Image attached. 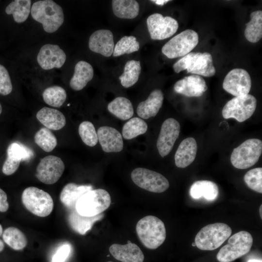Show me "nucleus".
<instances>
[{
    "label": "nucleus",
    "mask_w": 262,
    "mask_h": 262,
    "mask_svg": "<svg viewBox=\"0 0 262 262\" xmlns=\"http://www.w3.org/2000/svg\"><path fill=\"white\" fill-rule=\"evenodd\" d=\"M31 14L34 20L42 24L48 33L56 32L64 21L63 9L52 0L35 1L31 7Z\"/></svg>",
    "instance_id": "f257e3e1"
},
{
    "label": "nucleus",
    "mask_w": 262,
    "mask_h": 262,
    "mask_svg": "<svg viewBox=\"0 0 262 262\" xmlns=\"http://www.w3.org/2000/svg\"><path fill=\"white\" fill-rule=\"evenodd\" d=\"M136 231L142 244L150 249L159 247L166 238L164 223L153 215H147L139 220L136 224Z\"/></svg>",
    "instance_id": "f03ea898"
},
{
    "label": "nucleus",
    "mask_w": 262,
    "mask_h": 262,
    "mask_svg": "<svg viewBox=\"0 0 262 262\" xmlns=\"http://www.w3.org/2000/svg\"><path fill=\"white\" fill-rule=\"evenodd\" d=\"M174 71L179 73L187 70V73L210 77L216 72L213 58L208 52H190L173 66Z\"/></svg>",
    "instance_id": "7ed1b4c3"
},
{
    "label": "nucleus",
    "mask_w": 262,
    "mask_h": 262,
    "mask_svg": "<svg viewBox=\"0 0 262 262\" xmlns=\"http://www.w3.org/2000/svg\"><path fill=\"white\" fill-rule=\"evenodd\" d=\"M231 229L227 224L215 223L202 228L195 239L196 246L202 250H213L220 247L231 235Z\"/></svg>",
    "instance_id": "20e7f679"
},
{
    "label": "nucleus",
    "mask_w": 262,
    "mask_h": 262,
    "mask_svg": "<svg viewBox=\"0 0 262 262\" xmlns=\"http://www.w3.org/2000/svg\"><path fill=\"white\" fill-rule=\"evenodd\" d=\"M111 203L110 195L105 190L92 189L78 199L75 205V210L82 215L94 216L107 209Z\"/></svg>",
    "instance_id": "39448f33"
},
{
    "label": "nucleus",
    "mask_w": 262,
    "mask_h": 262,
    "mask_svg": "<svg viewBox=\"0 0 262 262\" xmlns=\"http://www.w3.org/2000/svg\"><path fill=\"white\" fill-rule=\"evenodd\" d=\"M253 238L250 233L241 231L230 236L228 243L223 246L216 255L219 262H231L246 255L250 250Z\"/></svg>",
    "instance_id": "423d86ee"
},
{
    "label": "nucleus",
    "mask_w": 262,
    "mask_h": 262,
    "mask_svg": "<svg viewBox=\"0 0 262 262\" xmlns=\"http://www.w3.org/2000/svg\"><path fill=\"white\" fill-rule=\"evenodd\" d=\"M21 199L25 207L36 216L46 217L53 210V201L50 195L37 187L31 186L25 189Z\"/></svg>",
    "instance_id": "0eeeda50"
},
{
    "label": "nucleus",
    "mask_w": 262,
    "mask_h": 262,
    "mask_svg": "<svg viewBox=\"0 0 262 262\" xmlns=\"http://www.w3.org/2000/svg\"><path fill=\"white\" fill-rule=\"evenodd\" d=\"M262 152V141L257 138L248 139L233 149L230 162L236 168L246 169L258 161Z\"/></svg>",
    "instance_id": "6e6552de"
},
{
    "label": "nucleus",
    "mask_w": 262,
    "mask_h": 262,
    "mask_svg": "<svg viewBox=\"0 0 262 262\" xmlns=\"http://www.w3.org/2000/svg\"><path fill=\"white\" fill-rule=\"evenodd\" d=\"M198 43L197 33L193 30L187 29L169 40L163 47L162 51L170 59L184 56L190 53Z\"/></svg>",
    "instance_id": "1a4fd4ad"
},
{
    "label": "nucleus",
    "mask_w": 262,
    "mask_h": 262,
    "mask_svg": "<svg viewBox=\"0 0 262 262\" xmlns=\"http://www.w3.org/2000/svg\"><path fill=\"white\" fill-rule=\"evenodd\" d=\"M256 106L257 100L250 94L235 97L224 106L222 116L225 119L232 118L242 122L252 115Z\"/></svg>",
    "instance_id": "9d476101"
},
{
    "label": "nucleus",
    "mask_w": 262,
    "mask_h": 262,
    "mask_svg": "<svg viewBox=\"0 0 262 262\" xmlns=\"http://www.w3.org/2000/svg\"><path fill=\"white\" fill-rule=\"evenodd\" d=\"M131 179L138 187L151 192L163 193L169 187L168 180L163 175L145 168L133 169Z\"/></svg>",
    "instance_id": "9b49d317"
},
{
    "label": "nucleus",
    "mask_w": 262,
    "mask_h": 262,
    "mask_svg": "<svg viewBox=\"0 0 262 262\" xmlns=\"http://www.w3.org/2000/svg\"><path fill=\"white\" fill-rule=\"evenodd\" d=\"M148 32L153 40H164L172 36L177 32L178 21L171 16H164L159 13L149 16L147 20Z\"/></svg>",
    "instance_id": "f8f14e48"
},
{
    "label": "nucleus",
    "mask_w": 262,
    "mask_h": 262,
    "mask_svg": "<svg viewBox=\"0 0 262 262\" xmlns=\"http://www.w3.org/2000/svg\"><path fill=\"white\" fill-rule=\"evenodd\" d=\"M64 170L65 164L60 158L49 155L42 159L38 164L35 175L41 182L52 184L59 180Z\"/></svg>",
    "instance_id": "ddd939ff"
},
{
    "label": "nucleus",
    "mask_w": 262,
    "mask_h": 262,
    "mask_svg": "<svg viewBox=\"0 0 262 262\" xmlns=\"http://www.w3.org/2000/svg\"><path fill=\"white\" fill-rule=\"evenodd\" d=\"M251 87L250 76L242 68H234L229 71L223 82V89L235 97L248 94Z\"/></svg>",
    "instance_id": "4468645a"
},
{
    "label": "nucleus",
    "mask_w": 262,
    "mask_h": 262,
    "mask_svg": "<svg viewBox=\"0 0 262 262\" xmlns=\"http://www.w3.org/2000/svg\"><path fill=\"white\" fill-rule=\"evenodd\" d=\"M180 124L174 118H169L163 123L157 141V147L162 157L167 155L172 150L179 137Z\"/></svg>",
    "instance_id": "2eb2a0df"
},
{
    "label": "nucleus",
    "mask_w": 262,
    "mask_h": 262,
    "mask_svg": "<svg viewBox=\"0 0 262 262\" xmlns=\"http://www.w3.org/2000/svg\"><path fill=\"white\" fill-rule=\"evenodd\" d=\"M66 56L64 51L57 45L45 44L40 49L37 61L44 70L61 67L65 64Z\"/></svg>",
    "instance_id": "dca6fc26"
},
{
    "label": "nucleus",
    "mask_w": 262,
    "mask_h": 262,
    "mask_svg": "<svg viewBox=\"0 0 262 262\" xmlns=\"http://www.w3.org/2000/svg\"><path fill=\"white\" fill-rule=\"evenodd\" d=\"M174 89L176 93L188 97H198L207 91L208 86L201 76L192 75L177 81Z\"/></svg>",
    "instance_id": "f3484780"
},
{
    "label": "nucleus",
    "mask_w": 262,
    "mask_h": 262,
    "mask_svg": "<svg viewBox=\"0 0 262 262\" xmlns=\"http://www.w3.org/2000/svg\"><path fill=\"white\" fill-rule=\"evenodd\" d=\"M88 46L91 51L105 57H110L115 47L113 34L107 29L97 30L90 36Z\"/></svg>",
    "instance_id": "a211bd4d"
},
{
    "label": "nucleus",
    "mask_w": 262,
    "mask_h": 262,
    "mask_svg": "<svg viewBox=\"0 0 262 262\" xmlns=\"http://www.w3.org/2000/svg\"><path fill=\"white\" fill-rule=\"evenodd\" d=\"M97 133L98 141L104 152L122 151L123 148L122 136L116 129L109 126H102L98 129Z\"/></svg>",
    "instance_id": "6ab92c4d"
},
{
    "label": "nucleus",
    "mask_w": 262,
    "mask_h": 262,
    "mask_svg": "<svg viewBox=\"0 0 262 262\" xmlns=\"http://www.w3.org/2000/svg\"><path fill=\"white\" fill-rule=\"evenodd\" d=\"M111 255L122 262H143L144 255L137 245L129 241L125 245L114 244L109 247Z\"/></svg>",
    "instance_id": "aec40b11"
},
{
    "label": "nucleus",
    "mask_w": 262,
    "mask_h": 262,
    "mask_svg": "<svg viewBox=\"0 0 262 262\" xmlns=\"http://www.w3.org/2000/svg\"><path fill=\"white\" fill-rule=\"evenodd\" d=\"M197 145L194 138L184 139L180 144L175 155V163L179 168H185L195 160Z\"/></svg>",
    "instance_id": "412c9836"
},
{
    "label": "nucleus",
    "mask_w": 262,
    "mask_h": 262,
    "mask_svg": "<svg viewBox=\"0 0 262 262\" xmlns=\"http://www.w3.org/2000/svg\"><path fill=\"white\" fill-rule=\"evenodd\" d=\"M164 94L160 89H155L149 94L147 99L139 103L136 112L143 119H147L154 117L162 106Z\"/></svg>",
    "instance_id": "4be33fe9"
},
{
    "label": "nucleus",
    "mask_w": 262,
    "mask_h": 262,
    "mask_svg": "<svg viewBox=\"0 0 262 262\" xmlns=\"http://www.w3.org/2000/svg\"><path fill=\"white\" fill-rule=\"evenodd\" d=\"M36 118L47 128L52 130H59L66 124V117L61 112L47 107L37 113Z\"/></svg>",
    "instance_id": "5701e85b"
},
{
    "label": "nucleus",
    "mask_w": 262,
    "mask_h": 262,
    "mask_svg": "<svg viewBox=\"0 0 262 262\" xmlns=\"http://www.w3.org/2000/svg\"><path fill=\"white\" fill-rule=\"evenodd\" d=\"M93 76L92 66L86 61H80L75 66L74 74L70 81L69 85L74 90H81L92 79Z\"/></svg>",
    "instance_id": "b1692460"
},
{
    "label": "nucleus",
    "mask_w": 262,
    "mask_h": 262,
    "mask_svg": "<svg viewBox=\"0 0 262 262\" xmlns=\"http://www.w3.org/2000/svg\"><path fill=\"white\" fill-rule=\"evenodd\" d=\"M92 186L89 185L67 183L64 187L60 193V199L67 208L75 209L78 199L85 193L92 190Z\"/></svg>",
    "instance_id": "393cba45"
},
{
    "label": "nucleus",
    "mask_w": 262,
    "mask_h": 262,
    "mask_svg": "<svg viewBox=\"0 0 262 262\" xmlns=\"http://www.w3.org/2000/svg\"><path fill=\"white\" fill-rule=\"evenodd\" d=\"M191 197L194 199L204 198L208 201L216 199L219 194L217 184L212 181L201 180L195 181L189 190Z\"/></svg>",
    "instance_id": "a878e982"
},
{
    "label": "nucleus",
    "mask_w": 262,
    "mask_h": 262,
    "mask_svg": "<svg viewBox=\"0 0 262 262\" xmlns=\"http://www.w3.org/2000/svg\"><path fill=\"white\" fill-rule=\"evenodd\" d=\"M100 213L94 216H85L80 214L75 209L72 210L68 216V222L70 227L76 232L84 235L91 229L93 224L103 217Z\"/></svg>",
    "instance_id": "bb28decb"
},
{
    "label": "nucleus",
    "mask_w": 262,
    "mask_h": 262,
    "mask_svg": "<svg viewBox=\"0 0 262 262\" xmlns=\"http://www.w3.org/2000/svg\"><path fill=\"white\" fill-rule=\"evenodd\" d=\"M112 9L115 16L123 19H132L139 12V5L134 0H113Z\"/></svg>",
    "instance_id": "cd10ccee"
},
{
    "label": "nucleus",
    "mask_w": 262,
    "mask_h": 262,
    "mask_svg": "<svg viewBox=\"0 0 262 262\" xmlns=\"http://www.w3.org/2000/svg\"><path fill=\"white\" fill-rule=\"evenodd\" d=\"M108 111L117 118L126 120L131 118L134 113L131 101L123 97H119L110 102L107 106Z\"/></svg>",
    "instance_id": "c85d7f7f"
},
{
    "label": "nucleus",
    "mask_w": 262,
    "mask_h": 262,
    "mask_svg": "<svg viewBox=\"0 0 262 262\" xmlns=\"http://www.w3.org/2000/svg\"><path fill=\"white\" fill-rule=\"evenodd\" d=\"M250 20L247 23L245 35L250 42L256 43L262 37V11H255L250 14Z\"/></svg>",
    "instance_id": "c756f323"
},
{
    "label": "nucleus",
    "mask_w": 262,
    "mask_h": 262,
    "mask_svg": "<svg viewBox=\"0 0 262 262\" xmlns=\"http://www.w3.org/2000/svg\"><path fill=\"white\" fill-rule=\"evenodd\" d=\"M31 0H15L10 3L5 8L7 15H12L15 21L17 23L25 22L31 12Z\"/></svg>",
    "instance_id": "7c9ffc66"
},
{
    "label": "nucleus",
    "mask_w": 262,
    "mask_h": 262,
    "mask_svg": "<svg viewBox=\"0 0 262 262\" xmlns=\"http://www.w3.org/2000/svg\"><path fill=\"white\" fill-rule=\"evenodd\" d=\"M141 70L139 61H128L125 65L123 73L119 77L121 85L125 88L133 86L138 81Z\"/></svg>",
    "instance_id": "2f4dec72"
},
{
    "label": "nucleus",
    "mask_w": 262,
    "mask_h": 262,
    "mask_svg": "<svg viewBox=\"0 0 262 262\" xmlns=\"http://www.w3.org/2000/svg\"><path fill=\"white\" fill-rule=\"evenodd\" d=\"M2 238L7 245L16 250L23 249L27 244V239L24 234L14 227L7 228L4 230Z\"/></svg>",
    "instance_id": "473e14b6"
},
{
    "label": "nucleus",
    "mask_w": 262,
    "mask_h": 262,
    "mask_svg": "<svg viewBox=\"0 0 262 262\" xmlns=\"http://www.w3.org/2000/svg\"><path fill=\"white\" fill-rule=\"evenodd\" d=\"M147 130V123L139 117H133L123 125L122 135L126 140L133 139L138 135L145 133Z\"/></svg>",
    "instance_id": "72a5a7b5"
},
{
    "label": "nucleus",
    "mask_w": 262,
    "mask_h": 262,
    "mask_svg": "<svg viewBox=\"0 0 262 262\" xmlns=\"http://www.w3.org/2000/svg\"><path fill=\"white\" fill-rule=\"evenodd\" d=\"M42 97L47 104L54 107H60L66 101V93L63 87L54 85L45 89Z\"/></svg>",
    "instance_id": "f704fd0d"
},
{
    "label": "nucleus",
    "mask_w": 262,
    "mask_h": 262,
    "mask_svg": "<svg viewBox=\"0 0 262 262\" xmlns=\"http://www.w3.org/2000/svg\"><path fill=\"white\" fill-rule=\"evenodd\" d=\"M35 143L46 152H50L56 147L57 141L55 136L47 128H42L34 135Z\"/></svg>",
    "instance_id": "c9c22d12"
},
{
    "label": "nucleus",
    "mask_w": 262,
    "mask_h": 262,
    "mask_svg": "<svg viewBox=\"0 0 262 262\" xmlns=\"http://www.w3.org/2000/svg\"><path fill=\"white\" fill-rule=\"evenodd\" d=\"M139 43L133 36H124L115 44L113 56L117 57L124 54H130L139 50Z\"/></svg>",
    "instance_id": "e433bc0d"
},
{
    "label": "nucleus",
    "mask_w": 262,
    "mask_h": 262,
    "mask_svg": "<svg viewBox=\"0 0 262 262\" xmlns=\"http://www.w3.org/2000/svg\"><path fill=\"white\" fill-rule=\"evenodd\" d=\"M7 154V157L21 162L31 159L34 153L31 149L22 144L14 142L8 146Z\"/></svg>",
    "instance_id": "4c0bfd02"
},
{
    "label": "nucleus",
    "mask_w": 262,
    "mask_h": 262,
    "mask_svg": "<svg viewBox=\"0 0 262 262\" xmlns=\"http://www.w3.org/2000/svg\"><path fill=\"white\" fill-rule=\"evenodd\" d=\"M79 133L83 142L88 146L94 147L98 142L95 127L90 121H85L80 124Z\"/></svg>",
    "instance_id": "58836bf2"
},
{
    "label": "nucleus",
    "mask_w": 262,
    "mask_h": 262,
    "mask_svg": "<svg viewBox=\"0 0 262 262\" xmlns=\"http://www.w3.org/2000/svg\"><path fill=\"white\" fill-rule=\"evenodd\" d=\"M245 182L251 190L262 193V168L258 167L247 171L244 177Z\"/></svg>",
    "instance_id": "ea45409f"
},
{
    "label": "nucleus",
    "mask_w": 262,
    "mask_h": 262,
    "mask_svg": "<svg viewBox=\"0 0 262 262\" xmlns=\"http://www.w3.org/2000/svg\"><path fill=\"white\" fill-rule=\"evenodd\" d=\"M13 86L10 75L7 69L0 64V94L6 96L12 91Z\"/></svg>",
    "instance_id": "a19ab883"
},
{
    "label": "nucleus",
    "mask_w": 262,
    "mask_h": 262,
    "mask_svg": "<svg viewBox=\"0 0 262 262\" xmlns=\"http://www.w3.org/2000/svg\"><path fill=\"white\" fill-rule=\"evenodd\" d=\"M71 251V246L69 244H65L60 246L52 258V262H65L68 258Z\"/></svg>",
    "instance_id": "79ce46f5"
},
{
    "label": "nucleus",
    "mask_w": 262,
    "mask_h": 262,
    "mask_svg": "<svg viewBox=\"0 0 262 262\" xmlns=\"http://www.w3.org/2000/svg\"><path fill=\"white\" fill-rule=\"evenodd\" d=\"M20 163L7 157L2 168L3 173L8 176L14 174L18 169Z\"/></svg>",
    "instance_id": "37998d69"
},
{
    "label": "nucleus",
    "mask_w": 262,
    "mask_h": 262,
    "mask_svg": "<svg viewBox=\"0 0 262 262\" xmlns=\"http://www.w3.org/2000/svg\"><path fill=\"white\" fill-rule=\"evenodd\" d=\"M9 208L7 196L6 193L0 188V212H5Z\"/></svg>",
    "instance_id": "c03bdc74"
},
{
    "label": "nucleus",
    "mask_w": 262,
    "mask_h": 262,
    "mask_svg": "<svg viewBox=\"0 0 262 262\" xmlns=\"http://www.w3.org/2000/svg\"><path fill=\"white\" fill-rule=\"evenodd\" d=\"M151 1L154 2L157 5H163L167 2L169 1V0H151Z\"/></svg>",
    "instance_id": "a18cd8bd"
},
{
    "label": "nucleus",
    "mask_w": 262,
    "mask_h": 262,
    "mask_svg": "<svg viewBox=\"0 0 262 262\" xmlns=\"http://www.w3.org/2000/svg\"><path fill=\"white\" fill-rule=\"evenodd\" d=\"M246 262H262L261 259L251 258L248 259Z\"/></svg>",
    "instance_id": "49530a36"
},
{
    "label": "nucleus",
    "mask_w": 262,
    "mask_h": 262,
    "mask_svg": "<svg viewBox=\"0 0 262 262\" xmlns=\"http://www.w3.org/2000/svg\"><path fill=\"white\" fill-rule=\"evenodd\" d=\"M4 248V245L3 241L0 239V252H1Z\"/></svg>",
    "instance_id": "de8ad7c7"
},
{
    "label": "nucleus",
    "mask_w": 262,
    "mask_h": 262,
    "mask_svg": "<svg viewBox=\"0 0 262 262\" xmlns=\"http://www.w3.org/2000/svg\"><path fill=\"white\" fill-rule=\"evenodd\" d=\"M262 205H261L260 206V216H261V219L262 218Z\"/></svg>",
    "instance_id": "09e8293b"
},
{
    "label": "nucleus",
    "mask_w": 262,
    "mask_h": 262,
    "mask_svg": "<svg viewBox=\"0 0 262 262\" xmlns=\"http://www.w3.org/2000/svg\"><path fill=\"white\" fill-rule=\"evenodd\" d=\"M2 233H3L2 227L1 225L0 224V236H1L2 234Z\"/></svg>",
    "instance_id": "8fccbe9b"
},
{
    "label": "nucleus",
    "mask_w": 262,
    "mask_h": 262,
    "mask_svg": "<svg viewBox=\"0 0 262 262\" xmlns=\"http://www.w3.org/2000/svg\"><path fill=\"white\" fill-rule=\"evenodd\" d=\"M1 112H2V107L0 103V115L1 114Z\"/></svg>",
    "instance_id": "3c124183"
},
{
    "label": "nucleus",
    "mask_w": 262,
    "mask_h": 262,
    "mask_svg": "<svg viewBox=\"0 0 262 262\" xmlns=\"http://www.w3.org/2000/svg\"><path fill=\"white\" fill-rule=\"evenodd\" d=\"M107 262H112V261H108Z\"/></svg>",
    "instance_id": "603ef678"
},
{
    "label": "nucleus",
    "mask_w": 262,
    "mask_h": 262,
    "mask_svg": "<svg viewBox=\"0 0 262 262\" xmlns=\"http://www.w3.org/2000/svg\"></svg>",
    "instance_id": "864d4df0"
}]
</instances>
